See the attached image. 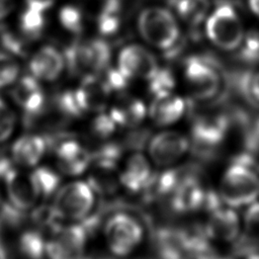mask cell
Here are the masks:
<instances>
[{"mask_svg": "<svg viewBox=\"0 0 259 259\" xmlns=\"http://www.w3.org/2000/svg\"><path fill=\"white\" fill-rule=\"evenodd\" d=\"M255 161L246 153L237 156L225 170L219 196L231 207H240L254 202L259 196V174Z\"/></svg>", "mask_w": 259, "mask_h": 259, "instance_id": "6da1fadb", "label": "cell"}, {"mask_svg": "<svg viewBox=\"0 0 259 259\" xmlns=\"http://www.w3.org/2000/svg\"><path fill=\"white\" fill-rule=\"evenodd\" d=\"M96 197L87 179H74L62 183L52 197L50 208L58 222H81L94 212Z\"/></svg>", "mask_w": 259, "mask_h": 259, "instance_id": "7a4b0ae2", "label": "cell"}, {"mask_svg": "<svg viewBox=\"0 0 259 259\" xmlns=\"http://www.w3.org/2000/svg\"><path fill=\"white\" fill-rule=\"evenodd\" d=\"M145 227L131 212L118 210L111 213L102 225V236L109 252L117 258L131 256L143 244Z\"/></svg>", "mask_w": 259, "mask_h": 259, "instance_id": "3957f363", "label": "cell"}, {"mask_svg": "<svg viewBox=\"0 0 259 259\" xmlns=\"http://www.w3.org/2000/svg\"><path fill=\"white\" fill-rule=\"evenodd\" d=\"M92 233L85 220L57 224L47 236L46 259H85Z\"/></svg>", "mask_w": 259, "mask_h": 259, "instance_id": "277c9868", "label": "cell"}, {"mask_svg": "<svg viewBox=\"0 0 259 259\" xmlns=\"http://www.w3.org/2000/svg\"><path fill=\"white\" fill-rule=\"evenodd\" d=\"M138 29L149 45L161 50H168L176 45L180 33L173 13L158 6L141 11L138 17Z\"/></svg>", "mask_w": 259, "mask_h": 259, "instance_id": "5b68a950", "label": "cell"}, {"mask_svg": "<svg viewBox=\"0 0 259 259\" xmlns=\"http://www.w3.org/2000/svg\"><path fill=\"white\" fill-rule=\"evenodd\" d=\"M208 39L224 51H234L241 46L245 33L242 21L236 9L222 3L208 16L205 23Z\"/></svg>", "mask_w": 259, "mask_h": 259, "instance_id": "8992f818", "label": "cell"}, {"mask_svg": "<svg viewBox=\"0 0 259 259\" xmlns=\"http://www.w3.org/2000/svg\"><path fill=\"white\" fill-rule=\"evenodd\" d=\"M147 156L156 167H174L190 151V139L183 133L165 127L150 136Z\"/></svg>", "mask_w": 259, "mask_h": 259, "instance_id": "52a82bcc", "label": "cell"}, {"mask_svg": "<svg viewBox=\"0 0 259 259\" xmlns=\"http://www.w3.org/2000/svg\"><path fill=\"white\" fill-rule=\"evenodd\" d=\"M184 78L193 101L206 102L221 92L222 80L215 65L204 58L190 57L184 64Z\"/></svg>", "mask_w": 259, "mask_h": 259, "instance_id": "ba28073f", "label": "cell"}, {"mask_svg": "<svg viewBox=\"0 0 259 259\" xmlns=\"http://www.w3.org/2000/svg\"><path fill=\"white\" fill-rule=\"evenodd\" d=\"M54 145V157L57 170L69 177H79L89 170L92 154L74 137L63 134L51 141Z\"/></svg>", "mask_w": 259, "mask_h": 259, "instance_id": "9c48e42d", "label": "cell"}, {"mask_svg": "<svg viewBox=\"0 0 259 259\" xmlns=\"http://www.w3.org/2000/svg\"><path fill=\"white\" fill-rule=\"evenodd\" d=\"M7 202L21 211L33 210L41 201L32 175L26 169L12 167L2 178Z\"/></svg>", "mask_w": 259, "mask_h": 259, "instance_id": "30bf717a", "label": "cell"}, {"mask_svg": "<svg viewBox=\"0 0 259 259\" xmlns=\"http://www.w3.org/2000/svg\"><path fill=\"white\" fill-rule=\"evenodd\" d=\"M50 149L51 142L47 135L29 132L14 140L9 157L16 167L32 169L40 164Z\"/></svg>", "mask_w": 259, "mask_h": 259, "instance_id": "8fae6325", "label": "cell"}, {"mask_svg": "<svg viewBox=\"0 0 259 259\" xmlns=\"http://www.w3.org/2000/svg\"><path fill=\"white\" fill-rule=\"evenodd\" d=\"M147 155L134 151L119 168V183L130 193H143L149 186L155 171Z\"/></svg>", "mask_w": 259, "mask_h": 259, "instance_id": "7c38bea8", "label": "cell"}, {"mask_svg": "<svg viewBox=\"0 0 259 259\" xmlns=\"http://www.w3.org/2000/svg\"><path fill=\"white\" fill-rule=\"evenodd\" d=\"M118 70L130 80L135 78L149 80L159 69L153 53L140 45H130L118 55Z\"/></svg>", "mask_w": 259, "mask_h": 259, "instance_id": "4fadbf2b", "label": "cell"}, {"mask_svg": "<svg viewBox=\"0 0 259 259\" xmlns=\"http://www.w3.org/2000/svg\"><path fill=\"white\" fill-rule=\"evenodd\" d=\"M11 97L22 111L24 119L38 115L47 106L45 91L33 76H24L16 80L11 90Z\"/></svg>", "mask_w": 259, "mask_h": 259, "instance_id": "5bb4252c", "label": "cell"}, {"mask_svg": "<svg viewBox=\"0 0 259 259\" xmlns=\"http://www.w3.org/2000/svg\"><path fill=\"white\" fill-rule=\"evenodd\" d=\"M187 108L188 104L184 98L173 92L165 93L152 97L148 116L156 126L165 128L178 122Z\"/></svg>", "mask_w": 259, "mask_h": 259, "instance_id": "9a60e30c", "label": "cell"}, {"mask_svg": "<svg viewBox=\"0 0 259 259\" xmlns=\"http://www.w3.org/2000/svg\"><path fill=\"white\" fill-rule=\"evenodd\" d=\"M208 213L209 217L204 228L209 239L233 242L239 238L241 222L238 213L233 207L221 203Z\"/></svg>", "mask_w": 259, "mask_h": 259, "instance_id": "2e32d148", "label": "cell"}, {"mask_svg": "<svg viewBox=\"0 0 259 259\" xmlns=\"http://www.w3.org/2000/svg\"><path fill=\"white\" fill-rule=\"evenodd\" d=\"M110 89L105 82L94 74L84 77L81 84L75 89L79 105L84 113H97L106 109Z\"/></svg>", "mask_w": 259, "mask_h": 259, "instance_id": "e0dca14e", "label": "cell"}, {"mask_svg": "<svg viewBox=\"0 0 259 259\" xmlns=\"http://www.w3.org/2000/svg\"><path fill=\"white\" fill-rule=\"evenodd\" d=\"M108 112L119 128L131 130L141 126L148 115V108L141 99L131 95H122L115 100Z\"/></svg>", "mask_w": 259, "mask_h": 259, "instance_id": "ac0fdd59", "label": "cell"}, {"mask_svg": "<svg viewBox=\"0 0 259 259\" xmlns=\"http://www.w3.org/2000/svg\"><path fill=\"white\" fill-rule=\"evenodd\" d=\"M65 65L64 57L54 47L40 48L30 59L29 70L38 81L51 82L59 78Z\"/></svg>", "mask_w": 259, "mask_h": 259, "instance_id": "d6986e66", "label": "cell"}, {"mask_svg": "<svg viewBox=\"0 0 259 259\" xmlns=\"http://www.w3.org/2000/svg\"><path fill=\"white\" fill-rule=\"evenodd\" d=\"M47 236L35 228L23 230L17 240V249L24 259H46Z\"/></svg>", "mask_w": 259, "mask_h": 259, "instance_id": "ffe728a7", "label": "cell"}, {"mask_svg": "<svg viewBox=\"0 0 259 259\" xmlns=\"http://www.w3.org/2000/svg\"><path fill=\"white\" fill-rule=\"evenodd\" d=\"M30 173L41 200L52 198L62 185V174L50 166L39 164L30 169Z\"/></svg>", "mask_w": 259, "mask_h": 259, "instance_id": "44dd1931", "label": "cell"}, {"mask_svg": "<svg viewBox=\"0 0 259 259\" xmlns=\"http://www.w3.org/2000/svg\"><path fill=\"white\" fill-rule=\"evenodd\" d=\"M244 236L239 243L240 254L254 251L255 244L259 243V201L252 202L246 209L243 219Z\"/></svg>", "mask_w": 259, "mask_h": 259, "instance_id": "7402d4cb", "label": "cell"}, {"mask_svg": "<svg viewBox=\"0 0 259 259\" xmlns=\"http://www.w3.org/2000/svg\"><path fill=\"white\" fill-rule=\"evenodd\" d=\"M86 60L89 68V72L93 74L99 71H103L107 68L110 61V47L102 39H92L84 41Z\"/></svg>", "mask_w": 259, "mask_h": 259, "instance_id": "603a6c76", "label": "cell"}, {"mask_svg": "<svg viewBox=\"0 0 259 259\" xmlns=\"http://www.w3.org/2000/svg\"><path fill=\"white\" fill-rule=\"evenodd\" d=\"M174 11L191 25L202 21L208 10L207 0H170Z\"/></svg>", "mask_w": 259, "mask_h": 259, "instance_id": "cb8c5ba5", "label": "cell"}, {"mask_svg": "<svg viewBox=\"0 0 259 259\" xmlns=\"http://www.w3.org/2000/svg\"><path fill=\"white\" fill-rule=\"evenodd\" d=\"M120 25L119 0H106L98 16V29L104 35L116 32Z\"/></svg>", "mask_w": 259, "mask_h": 259, "instance_id": "d4e9b609", "label": "cell"}, {"mask_svg": "<svg viewBox=\"0 0 259 259\" xmlns=\"http://www.w3.org/2000/svg\"><path fill=\"white\" fill-rule=\"evenodd\" d=\"M91 136L97 140L107 141L119 128L110 113L106 110L95 113L90 122Z\"/></svg>", "mask_w": 259, "mask_h": 259, "instance_id": "484cf974", "label": "cell"}, {"mask_svg": "<svg viewBox=\"0 0 259 259\" xmlns=\"http://www.w3.org/2000/svg\"><path fill=\"white\" fill-rule=\"evenodd\" d=\"M20 29L29 36L38 35L45 27V11L25 6L20 14Z\"/></svg>", "mask_w": 259, "mask_h": 259, "instance_id": "4316f807", "label": "cell"}, {"mask_svg": "<svg viewBox=\"0 0 259 259\" xmlns=\"http://www.w3.org/2000/svg\"><path fill=\"white\" fill-rule=\"evenodd\" d=\"M20 67L9 53L0 51V89L13 85L18 79Z\"/></svg>", "mask_w": 259, "mask_h": 259, "instance_id": "83f0119b", "label": "cell"}, {"mask_svg": "<svg viewBox=\"0 0 259 259\" xmlns=\"http://www.w3.org/2000/svg\"><path fill=\"white\" fill-rule=\"evenodd\" d=\"M149 92L152 97L173 92L175 79L171 71L167 69H158V71L148 80Z\"/></svg>", "mask_w": 259, "mask_h": 259, "instance_id": "f1b7e54d", "label": "cell"}, {"mask_svg": "<svg viewBox=\"0 0 259 259\" xmlns=\"http://www.w3.org/2000/svg\"><path fill=\"white\" fill-rule=\"evenodd\" d=\"M17 126V116L12 107L0 96V145L8 141Z\"/></svg>", "mask_w": 259, "mask_h": 259, "instance_id": "f546056e", "label": "cell"}, {"mask_svg": "<svg viewBox=\"0 0 259 259\" xmlns=\"http://www.w3.org/2000/svg\"><path fill=\"white\" fill-rule=\"evenodd\" d=\"M59 19L61 24L71 32L79 33L83 29V14L76 6L66 5L62 7L59 11Z\"/></svg>", "mask_w": 259, "mask_h": 259, "instance_id": "4dcf8cb0", "label": "cell"}, {"mask_svg": "<svg viewBox=\"0 0 259 259\" xmlns=\"http://www.w3.org/2000/svg\"><path fill=\"white\" fill-rule=\"evenodd\" d=\"M241 48L240 51V58L244 62L248 64L256 63L259 61V33L258 32H250L244 39L239 47Z\"/></svg>", "mask_w": 259, "mask_h": 259, "instance_id": "1f68e13d", "label": "cell"}, {"mask_svg": "<svg viewBox=\"0 0 259 259\" xmlns=\"http://www.w3.org/2000/svg\"><path fill=\"white\" fill-rule=\"evenodd\" d=\"M103 81L110 91H119L127 86L130 79L121 71H119L118 68H116L107 70L105 79H103Z\"/></svg>", "mask_w": 259, "mask_h": 259, "instance_id": "d6a6232c", "label": "cell"}, {"mask_svg": "<svg viewBox=\"0 0 259 259\" xmlns=\"http://www.w3.org/2000/svg\"><path fill=\"white\" fill-rule=\"evenodd\" d=\"M249 94L252 103L259 104V72L250 77Z\"/></svg>", "mask_w": 259, "mask_h": 259, "instance_id": "836d02e7", "label": "cell"}, {"mask_svg": "<svg viewBox=\"0 0 259 259\" xmlns=\"http://www.w3.org/2000/svg\"><path fill=\"white\" fill-rule=\"evenodd\" d=\"M54 0H25L26 6L33 7L36 9H39L41 11H45L50 8L53 4Z\"/></svg>", "mask_w": 259, "mask_h": 259, "instance_id": "e575fe53", "label": "cell"}, {"mask_svg": "<svg viewBox=\"0 0 259 259\" xmlns=\"http://www.w3.org/2000/svg\"><path fill=\"white\" fill-rule=\"evenodd\" d=\"M15 0H0V20L7 17L12 11Z\"/></svg>", "mask_w": 259, "mask_h": 259, "instance_id": "d590c367", "label": "cell"}, {"mask_svg": "<svg viewBox=\"0 0 259 259\" xmlns=\"http://www.w3.org/2000/svg\"><path fill=\"white\" fill-rule=\"evenodd\" d=\"M248 3L252 12L259 17V0H248Z\"/></svg>", "mask_w": 259, "mask_h": 259, "instance_id": "8d00e7d4", "label": "cell"}, {"mask_svg": "<svg viewBox=\"0 0 259 259\" xmlns=\"http://www.w3.org/2000/svg\"><path fill=\"white\" fill-rule=\"evenodd\" d=\"M244 256H245L244 259H259V252L252 251V252L245 254Z\"/></svg>", "mask_w": 259, "mask_h": 259, "instance_id": "74e56055", "label": "cell"}, {"mask_svg": "<svg viewBox=\"0 0 259 259\" xmlns=\"http://www.w3.org/2000/svg\"><path fill=\"white\" fill-rule=\"evenodd\" d=\"M213 259H231V258H227V257H219V256H214Z\"/></svg>", "mask_w": 259, "mask_h": 259, "instance_id": "f35d334b", "label": "cell"}, {"mask_svg": "<svg viewBox=\"0 0 259 259\" xmlns=\"http://www.w3.org/2000/svg\"><path fill=\"white\" fill-rule=\"evenodd\" d=\"M258 172H259V169H258Z\"/></svg>", "mask_w": 259, "mask_h": 259, "instance_id": "ab89813d", "label": "cell"}]
</instances>
